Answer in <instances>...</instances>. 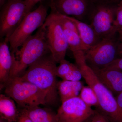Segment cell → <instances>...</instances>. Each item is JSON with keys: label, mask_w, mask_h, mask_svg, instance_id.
<instances>
[{"label": "cell", "mask_w": 122, "mask_h": 122, "mask_svg": "<svg viewBox=\"0 0 122 122\" xmlns=\"http://www.w3.org/2000/svg\"><path fill=\"white\" fill-rule=\"evenodd\" d=\"M73 56L82 78L96 94L99 112L109 122H122V109L118 105L113 93L99 81L93 70L87 65L84 53L77 52L74 54Z\"/></svg>", "instance_id": "6da1fadb"}, {"label": "cell", "mask_w": 122, "mask_h": 122, "mask_svg": "<svg viewBox=\"0 0 122 122\" xmlns=\"http://www.w3.org/2000/svg\"><path fill=\"white\" fill-rule=\"evenodd\" d=\"M56 63L50 53L30 66L20 76L22 80L32 83L46 94L48 105H54L57 100Z\"/></svg>", "instance_id": "7a4b0ae2"}, {"label": "cell", "mask_w": 122, "mask_h": 122, "mask_svg": "<svg viewBox=\"0 0 122 122\" xmlns=\"http://www.w3.org/2000/svg\"><path fill=\"white\" fill-rule=\"evenodd\" d=\"M50 53L46 39V28L43 25L22 44L20 49L12 54L13 62L9 80L21 76L30 66Z\"/></svg>", "instance_id": "3957f363"}, {"label": "cell", "mask_w": 122, "mask_h": 122, "mask_svg": "<svg viewBox=\"0 0 122 122\" xmlns=\"http://www.w3.org/2000/svg\"><path fill=\"white\" fill-rule=\"evenodd\" d=\"M5 93L22 109L46 104V94L32 83L15 77L9 81Z\"/></svg>", "instance_id": "277c9868"}, {"label": "cell", "mask_w": 122, "mask_h": 122, "mask_svg": "<svg viewBox=\"0 0 122 122\" xmlns=\"http://www.w3.org/2000/svg\"><path fill=\"white\" fill-rule=\"evenodd\" d=\"M47 10L41 4L27 14L20 24L8 38L11 54H13L34 31L44 25L47 17Z\"/></svg>", "instance_id": "5b68a950"}, {"label": "cell", "mask_w": 122, "mask_h": 122, "mask_svg": "<svg viewBox=\"0 0 122 122\" xmlns=\"http://www.w3.org/2000/svg\"><path fill=\"white\" fill-rule=\"evenodd\" d=\"M116 34L103 38L93 46L84 52L86 62L92 69L107 67L118 57V49L120 43Z\"/></svg>", "instance_id": "8992f818"}, {"label": "cell", "mask_w": 122, "mask_h": 122, "mask_svg": "<svg viewBox=\"0 0 122 122\" xmlns=\"http://www.w3.org/2000/svg\"><path fill=\"white\" fill-rule=\"evenodd\" d=\"M31 10L25 0H8L1 12V37L8 38Z\"/></svg>", "instance_id": "52a82bcc"}, {"label": "cell", "mask_w": 122, "mask_h": 122, "mask_svg": "<svg viewBox=\"0 0 122 122\" xmlns=\"http://www.w3.org/2000/svg\"><path fill=\"white\" fill-rule=\"evenodd\" d=\"M44 25L46 39L53 57L57 63L65 59L69 45L63 29L51 12Z\"/></svg>", "instance_id": "ba28073f"}, {"label": "cell", "mask_w": 122, "mask_h": 122, "mask_svg": "<svg viewBox=\"0 0 122 122\" xmlns=\"http://www.w3.org/2000/svg\"><path fill=\"white\" fill-rule=\"evenodd\" d=\"M116 5L99 3L92 14L91 24L96 35L100 39L117 33L114 27Z\"/></svg>", "instance_id": "9c48e42d"}, {"label": "cell", "mask_w": 122, "mask_h": 122, "mask_svg": "<svg viewBox=\"0 0 122 122\" xmlns=\"http://www.w3.org/2000/svg\"><path fill=\"white\" fill-rule=\"evenodd\" d=\"M95 112L78 96L62 102L57 113L59 122H84L92 117Z\"/></svg>", "instance_id": "30bf717a"}, {"label": "cell", "mask_w": 122, "mask_h": 122, "mask_svg": "<svg viewBox=\"0 0 122 122\" xmlns=\"http://www.w3.org/2000/svg\"><path fill=\"white\" fill-rule=\"evenodd\" d=\"M51 2V7L58 12L80 20L87 13L89 7L87 0H52Z\"/></svg>", "instance_id": "8fae6325"}, {"label": "cell", "mask_w": 122, "mask_h": 122, "mask_svg": "<svg viewBox=\"0 0 122 122\" xmlns=\"http://www.w3.org/2000/svg\"><path fill=\"white\" fill-rule=\"evenodd\" d=\"M92 69L99 81L113 94L117 95L122 91V70L107 68Z\"/></svg>", "instance_id": "7c38bea8"}, {"label": "cell", "mask_w": 122, "mask_h": 122, "mask_svg": "<svg viewBox=\"0 0 122 122\" xmlns=\"http://www.w3.org/2000/svg\"><path fill=\"white\" fill-rule=\"evenodd\" d=\"M8 43V38L5 37L0 44V81L2 87L5 86L9 81L13 62Z\"/></svg>", "instance_id": "4fadbf2b"}, {"label": "cell", "mask_w": 122, "mask_h": 122, "mask_svg": "<svg viewBox=\"0 0 122 122\" xmlns=\"http://www.w3.org/2000/svg\"><path fill=\"white\" fill-rule=\"evenodd\" d=\"M66 16L76 25L83 44L84 52L93 46L101 40L96 35L90 25H88L72 17Z\"/></svg>", "instance_id": "5bb4252c"}, {"label": "cell", "mask_w": 122, "mask_h": 122, "mask_svg": "<svg viewBox=\"0 0 122 122\" xmlns=\"http://www.w3.org/2000/svg\"><path fill=\"white\" fill-rule=\"evenodd\" d=\"M15 101L6 94L0 95V118L9 122H16L20 117V111Z\"/></svg>", "instance_id": "9a60e30c"}, {"label": "cell", "mask_w": 122, "mask_h": 122, "mask_svg": "<svg viewBox=\"0 0 122 122\" xmlns=\"http://www.w3.org/2000/svg\"><path fill=\"white\" fill-rule=\"evenodd\" d=\"M33 122H59L57 113L39 106L22 109Z\"/></svg>", "instance_id": "2e32d148"}, {"label": "cell", "mask_w": 122, "mask_h": 122, "mask_svg": "<svg viewBox=\"0 0 122 122\" xmlns=\"http://www.w3.org/2000/svg\"><path fill=\"white\" fill-rule=\"evenodd\" d=\"M83 87L81 81L62 80L57 83L58 93L62 102L70 99L79 96Z\"/></svg>", "instance_id": "e0dca14e"}, {"label": "cell", "mask_w": 122, "mask_h": 122, "mask_svg": "<svg viewBox=\"0 0 122 122\" xmlns=\"http://www.w3.org/2000/svg\"><path fill=\"white\" fill-rule=\"evenodd\" d=\"M69 45L72 52L82 50L84 48L81 37L78 33L73 30L63 29Z\"/></svg>", "instance_id": "ac0fdd59"}, {"label": "cell", "mask_w": 122, "mask_h": 122, "mask_svg": "<svg viewBox=\"0 0 122 122\" xmlns=\"http://www.w3.org/2000/svg\"><path fill=\"white\" fill-rule=\"evenodd\" d=\"M79 96L89 106L98 107V100L96 94L89 86L82 87Z\"/></svg>", "instance_id": "d6986e66"}, {"label": "cell", "mask_w": 122, "mask_h": 122, "mask_svg": "<svg viewBox=\"0 0 122 122\" xmlns=\"http://www.w3.org/2000/svg\"><path fill=\"white\" fill-rule=\"evenodd\" d=\"M52 12L56 20L64 29L73 30L78 33L77 29L73 22L66 17L65 15H62L57 12L54 9L51 7ZM79 34V33H78Z\"/></svg>", "instance_id": "ffe728a7"}, {"label": "cell", "mask_w": 122, "mask_h": 122, "mask_svg": "<svg viewBox=\"0 0 122 122\" xmlns=\"http://www.w3.org/2000/svg\"><path fill=\"white\" fill-rule=\"evenodd\" d=\"M59 65L57 66L56 74L57 77L62 78L72 69L74 64L70 63L65 59L60 62Z\"/></svg>", "instance_id": "44dd1931"}, {"label": "cell", "mask_w": 122, "mask_h": 122, "mask_svg": "<svg viewBox=\"0 0 122 122\" xmlns=\"http://www.w3.org/2000/svg\"><path fill=\"white\" fill-rule=\"evenodd\" d=\"M82 77L81 70L76 65H74L72 69L63 77L62 80L70 81H79Z\"/></svg>", "instance_id": "7402d4cb"}, {"label": "cell", "mask_w": 122, "mask_h": 122, "mask_svg": "<svg viewBox=\"0 0 122 122\" xmlns=\"http://www.w3.org/2000/svg\"><path fill=\"white\" fill-rule=\"evenodd\" d=\"M114 27L117 32L122 29V1L116 5Z\"/></svg>", "instance_id": "603a6c76"}, {"label": "cell", "mask_w": 122, "mask_h": 122, "mask_svg": "<svg viewBox=\"0 0 122 122\" xmlns=\"http://www.w3.org/2000/svg\"><path fill=\"white\" fill-rule=\"evenodd\" d=\"M105 68L122 70V57H118Z\"/></svg>", "instance_id": "cb8c5ba5"}, {"label": "cell", "mask_w": 122, "mask_h": 122, "mask_svg": "<svg viewBox=\"0 0 122 122\" xmlns=\"http://www.w3.org/2000/svg\"><path fill=\"white\" fill-rule=\"evenodd\" d=\"M107 119L105 116L99 111H96L95 113L92 117L90 122H107Z\"/></svg>", "instance_id": "d4e9b609"}, {"label": "cell", "mask_w": 122, "mask_h": 122, "mask_svg": "<svg viewBox=\"0 0 122 122\" xmlns=\"http://www.w3.org/2000/svg\"><path fill=\"white\" fill-rule=\"evenodd\" d=\"M20 111V117L16 122H33L22 109H21Z\"/></svg>", "instance_id": "484cf974"}, {"label": "cell", "mask_w": 122, "mask_h": 122, "mask_svg": "<svg viewBox=\"0 0 122 122\" xmlns=\"http://www.w3.org/2000/svg\"><path fill=\"white\" fill-rule=\"evenodd\" d=\"M99 3L110 4L116 5L119 3L122 0H97Z\"/></svg>", "instance_id": "4316f807"}, {"label": "cell", "mask_w": 122, "mask_h": 122, "mask_svg": "<svg viewBox=\"0 0 122 122\" xmlns=\"http://www.w3.org/2000/svg\"><path fill=\"white\" fill-rule=\"evenodd\" d=\"M42 0H25L26 4L30 9H32L36 4Z\"/></svg>", "instance_id": "83f0119b"}, {"label": "cell", "mask_w": 122, "mask_h": 122, "mask_svg": "<svg viewBox=\"0 0 122 122\" xmlns=\"http://www.w3.org/2000/svg\"><path fill=\"white\" fill-rule=\"evenodd\" d=\"M115 98L118 105L122 110V91L117 95Z\"/></svg>", "instance_id": "f1b7e54d"}, {"label": "cell", "mask_w": 122, "mask_h": 122, "mask_svg": "<svg viewBox=\"0 0 122 122\" xmlns=\"http://www.w3.org/2000/svg\"><path fill=\"white\" fill-rule=\"evenodd\" d=\"M118 57H122V41L120 42L118 49Z\"/></svg>", "instance_id": "f546056e"}, {"label": "cell", "mask_w": 122, "mask_h": 122, "mask_svg": "<svg viewBox=\"0 0 122 122\" xmlns=\"http://www.w3.org/2000/svg\"><path fill=\"white\" fill-rule=\"evenodd\" d=\"M118 33L119 35V39L120 41H122V29L119 30L117 32Z\"/></svg>", "instance_id": "4dcf8cb0"}, {"label": "cell", "mask_w": 122, "mask_h": 122, "mask_svg": "<svg viewBox=\"0 0 122 122\" xmlns=\"http://www.w3.org/2000/svg\"><path fill=\"white\" fill-rule=\"evenodd\" d=\"M8 0H0V7H2L7 2Z\"/></svg>", "instance_id": "1f68e13d"}, {"label": "cell", "mask_w": 122, "mask_h": 122, "mask_svg": "<svg viewBox=\"0 0 122 122\" xmlns=\"http://www.w3.org/2000/svg\"><path fill=\"white\" fill-rule=\"evenodd\" d=\"M0 122H7L6 120H4V119H3L1 118H0Z\"/></svg>", "instance_id": "d6a6232c"}, {"label": "cell", "mask_w": 122, "mask_h": 122, "mask_svg": "<svg viewBox=\"0 0 122 122\" xmlns=\"http://www.w3.org/2000/svg\"><path fill=\"white\" fill-rule=\"evenodd\" d=\"M107 122H109V120H107Z\"/></svg>", "instance_id": "836d02e7"}, {"label": "cell", "mask_w": 122, "mask_h": 122, "mask_svg": "<svg viewBox=\"0 0 122 122\" xmlns=\"http://www.w3.org/2000/svg\"><path fill=\"white\" fill-rule=\"evenodd\" d=\"M61 122V121H60V122Z\"/></svg>", "instance_id": "e575fe53"}]
</instances>
